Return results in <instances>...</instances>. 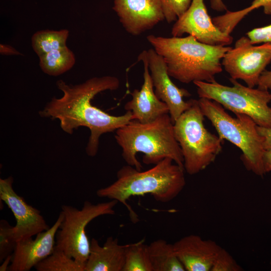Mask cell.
Returning <instances> with one entry per match:
<instances>
[{"label":"cell","mask_w":271,"mask_h":271,"mask_svg":"<svg viewBox=\"0 0 271 271\" xmlns=\"http://www.w3.org/2000/svg\"><path fill=\"white\" fill-rule=\"evenodd\" d=\"M39 57L40 67L45 73L59 76L69 70L75 63L73 52L67 46L52 51Z\"/></svg>","instance_id":"obj_19"},{"label":"cell","mask_w":271,"mask_h":271,"mask_svg":"<svg viewBox=\"0 0 271 271\" xmlns=\"http://www.w3.org/2000/svg\"><path fill=\"white\" fill-rule=\"evenodd\" d=\"M138 61L144 64V82L140 90L136 89L131 92L132 98L125 103L124 109L132 112L133 120L148 123L169 113V110L167 105L155 94L146 60L139 55Z\"/></svg>","instance_id":"obj_16"},{"label":"cell","mask_w":271,"mask_h":271,"mask_svg":"<svg viewBox=\"0 0 271 271\" xmlns=\"http://www.w3.org/2000/svg\"><path fill=\"white\" fill-rule=\"evenodd\" d=\"M257 86L260 89L266 90L271 89V70H265L262 73Z\"/></svg>","instance_id":"obj_29"},{"label":"cell","mask_w":271,"mask_h":271,"mask_svg":"<svg viewBox=\"0 0 271 271\" xmlns=\"http://www.w3.org/2000/svg\"><path fill=\"white\" fill-rule=\"evenodd\" d=\"M192 0H161L165 20L175 22L190 7Z\"/></svg>","instance_id":"obj_25"},{"label":"cell","mask_w":271,"mask_h":271,"mask_svg":"<svg viewBox=\"0 0 271 271\" xmlns=\"http://www.w3.org/2000/svg\"><path fill=\"white\" fill-rule=\"evenodd\" d=\"M56 84L63 92V96L53 97L39 111V114L42 117L58 119L62 129L69 134L80 126L87 127L90 134L86 153L90 157L96 155L102 134L116 131L134 119L130 111L115 116L92 104L91 100L98 93L119 88L120 82L116 77H93L75 85H68L59 80Z\"/></svg>","instance_id":"obj_1"},{"label":"cell","mask_w":271,"mask_h":271,"mask_svg":"<svg viewBox=\"0 0 271 271\" xmlns=\"http://www.w3.org/2000/svg\"><path fill=\"white\" fill-rule=\"evenodd\" d=\"M122 271H153L144 239L127 244Z\"/></svg>","instance_id":"obj_23"},{"label":"cell","mask_w":271,"mask_h":271,"mask_svg":"<svg viewBox=\"0 0 271 271\" xmlns=\"http://www.w3.org/2000/svg\"><path fill=\"white\" fill-rule=\"evenodd\" d=\"M150 259L153 271H185L177 257L173 244L159 239L148 245Z\"/></svg>","instance_id":"obj_18"},{"label":"cell","mask_w":271,"mask_h":271,"mask_svg":"<svg viewBox=\"0 0 271 271\" xmlns=\"http://www.w3.org/2000/svg\"><path fill=\"white\" fill-rule=\"evenodd\" d=\"M242 267L232 256L222 248L217 255L211 271H242Z\"/></svg>","instance_id":"obj_26"},{"label":"cell","mask_w":271,"mask_h":271,"mask_svg":"<svg viewBox=\"0 0 271 271\" xmlns=\"http://www.w3.org/2000/svg\"><path fill=\"white\" fill-rule=\"evenodd\" d=\"M127 246L119 244L117 239L112 236L101 246L92 238L85 271H122Z\"/></svg>","instance_id":"obj_17"},{"label":"cell","mask_w":271,"mask_h":271,"mask_svg":"<svg viewBox=\"0 0 271 271\" xmlns=\"http://www.w3.org/2000/svg\"><path fill=\"white\" fill-rule=\"evenodd\" d=\"M37 271H85V264L55 248L54 251L35 266Z\"/></svg>","instance_id":"obj_22"},{"label":"cell","mask_w":271,"mask_h":271,"mask_svg":"<svg viewBox=\"0 0 271 271\" xmlns=\"http://www.w3.org/2000/svg\"><path fill=\"white\" fill-rule=\"evenodd\" d=\"M270 62L271 43L254 46L247 37H242L225 53L221 63L230 78L242 80L254 88Z\"/></svg>","instance_id":"obj_9"},{"label":"cell","mask_w":271,"mask_h":271,"mask_svg":"<svg viewBox=\"0 0 271 271\" xmlns=\"http://www.w3.org/2000/svg\"><path fill=\"white\" fill-rule=\"evenodd\" d=\"M184 168L166 158L153 168L145 171L138 170L127 165L117 173V179L112 184L96 191L101 198L115 200L127 208L131 221L136 223L138 216L127 203L131 197L151 195L156 201L170 202L183 190L185 184Z\"/></svg>","instance_id":"obj_2"},{"label":"cell","mask_w":271,"mask_h":271,"mask_svg":"<svg viewBox=\"0 0 271 271\" xmlns=\"http://www.w3.org/2000/svg\"><path fill=\"white\" fill-rule=\"evenodd\" d=\"M265 172H271V152L265 151L263 158Z\"/></svg>","instance_id":"obj_31"},{"label":"cell","mask_w":271,"mask_h":271,"mask_svg":"<svg viewBox=\"0 0 271 271\" xmlns=\"http://www.w3.org/2000/svg\"><path fill=\"white\" fill-rule=\"evenodd\" d=\"M270 265H271V261H270Z\"/></svg>","instance_id":"obj_34"},{"label":"cell","mask_w":271,"mask_h":271,"mask_svg":"<svg viewBox=\"0 0 271 271\" xmlns=\"http://www.w3.org/2000/svg\"><path fill=\"white\" fill-rule=\"evenodd\" d=\"M117 203L115 200L97 204L85 201L80 209L70 205H62L63 219L56 235L55 247L86 264L90 247L86 226L99 216L115 214L113 209Z\"/></svg>","instance_id":"obj_8"},{"label":"cell","mask_w":271,"mask_h":271,"mask_svg":"<svg viewBox=\"0 0 271 271\" xmlns=\"http://www.w3.org/2000/svg\"><path fill=\"white\" fill-rule=\"evenodd\" d=\"M122 150V157L127 165L141 171L142 166L137 158L144 154L143 162L156 165L166 158L184 168V159L174 131V123L169 113L154 120L141 123L132 120L116 130L114 136Z\"/></svg>","instance_id":"obj_4"},{"label":"cell","mask_w":271,"mask_h":271,"mask_svg":"<svg viewBox=\"0 0 271 271\" xmlns=\"http://www.w3.org/2000/svg\"><path fill=\"white\" fill-rule=\"evenodd\" d=\"M198 100L192 99L190 107L174 123V131L189 175L198 174L213 163L222 149L223 140L209 132Z\"/></svg>","instance_id":"obj_6"},{"label":"cell","mask_w":271,"mask_h":271,"mask_svg":"<svg viewBox=\"0 0 271 271\" xmlns=\"http://www.w3.org/2000/svg\"><path fill=\"white\" fill-rule=\"evenodd\" d=\"M12 255H9L2 261V264L0 266V271L8 270V268L11 263L12 260Z\"/></svg>","instance_id":"obj_33"},{"label":"cell","mask_w":271,"mask_h":271,"mask_svg":"<svg viewBox=\"0 0 271 271\" xmlns=\"http://www.w3.org/2000/svg\"><path fill=\"white\" fill-rule=\"evenodd\" d=\"M260 7L263 8L265 14L271 15V0H253L248 7L234 12L226 10L224 14L212 18V21L221 31L230 35L244 17Z\"/></svg>","instance_id":"obj_20"},{"label":"cell","mask_w":271,"mask_h":271,"mask_svg":"<svg viewBox=\"0 0 271 271\" xmlns=\"http://www.w3.org/2000/svg\"><path fill=\"white\" fill-rule=\"evenodd\" d=\"M63 219L61 212L54 224L34 239L31 237L17 242L8 270L29 271L49 256L55 249L56 235Z\"/></svg>","instance_id":"obj_14"},{"label":"cell","mask_w":271,"mask_h":271,"mask_svg":"<svg viewBox=\"0 0 271 271\" xmlns=\"http://www.w3.org/2000/svg\"><path fill=\"white\" fill-rule=\"evenodd\" d=\"M0 53L3 55H22V53L17 51L12 46L1 44L0 45Z\"/></svg>","instance_id":"obj_30"},{"label":"cell","mask_w":271,"mask_h":271,"mask_svg":"<svg viewBox=\"0 0 271 271\" xmlns=\"http://www.w3.org/2000/svg\"><path fill=\"white\" fill-rule=\"evenodd\" d=\"M13 227L4 219L0 221V262L13 253L17 242L13 232Z\"/></svg>","instance_id":"obj_24"},{"label":"cell","mask_w":271,"mask_h":271,"mask_svg":"<svg viewBox=\"0 0 271 271\" xmlns=\"http://www.w3.org/2000/svg\"><path fill=\"white\" fill-rule=\"evenodd\" d=\"M139 55L147 61L157 97L168 106L169 115L173 123L192 104V99L184 101L183 98L191 94L184 88L177 86L169 75L163 58L155 50H144Z\"/></svg>","instance_id":"obj_11"},{"label":"cell","mask_w":271,"mask_h":271,"mask_svg":"<svg viewBox=\"0 0 271 271\" xmlns=\"http://www.w3.org/2000/svg\"><path fill=\"white\" fill-rule=\"evenodd\" d=\"M13 178L10 176L0 179V200L13 212L16 224L13 227L14 238L17 242L48 230L50 227L39 210L28 204L13 187Z\"/></svg>","instance_id":"obj_12"},{"label":"cell","mask_w":271,"mask_h":271,"mask_svg":"<svg viewBox=\"0 0 271 271\" xmlns=\"http://www.w3.org/2000/svg\"><path fill=\"white\" fill-rule=\"evenodd\" d=\"M147 39L163 58L170 76L185 84L216 81L215 76L223 70L222 60L231 48L204 44L191 35L164 37L150 35Z\"/></svg>","instance_id":"obj_3"},{"label":"cell","mask_w":271,"mask_h":271,"mask_svg":"<svg viewBox=\"0 0 271 271\" xmlns=\"http://www.w3.org/2000/svg\"><path fill=\"white\" fill-rule=\"evenodd\" d=\"M252 44L271 43V24L256 28L246 33Z\"/></svg>","instance_id":"obj_27"},{"label":"cell","mask_w":271,"mask_h":271,"mask_svg":"<svg viewBox=\"0 0 271 271\" xmlns=\"http://www.w3.org/2000/svg\"><path fill=\"white\" fill-rule=\"evenodd\" d=\"M187 34L201 43L213 46H227L233 41L230 35L221 31L210 17L204 0H192L188 9L175 21L173 37Z\"/></svg>","instance_id":"obj_10"},{"label":"cell","mask_w":271,"mask_h":271,"mask_svg":"<svg viewBox=\"0 0 271 271\" xmlns=\"http://www.w3.org/2000/svg\"><path fill=\"white\" fill-rule=\"evenodd\" d=\"M69 31L44 30L35 33L32 37V46L34 51L39 57L52 51L66 46Z\"/></svg>","instance_id":"obj_21"},{"label":"cell","mask_w":271,"mask_h":271,"mask_svg":"<svg viewBox=\"0 0 271 271\" xmlns=\"http://www.w3.org/2000/svg\"><path fill=\"white\" fill-rule=\"evenodd\" d=\"M257 130L262 138L264 150L271 152V127L257 125Z\"/></svg>","instance_id":"obj_28"},{"label":"cell","mask_w":271,"mask_h":271,"mask_svg":"<svg viewBox=\"0 0 271 271\" xmlns=\"http://www.w3.org/2000/svg\"><path fill=\"white\" fill-rule=\"evenodd\" d=\"M113 10L124 30L133 36L165 20L161 0H114Z\"/></svg>","instance_id":"obj_13"},{"label":"cell","mask_w":271,"mask_h":271,"mask_svg":"<svg viewBox=\"0 0 271 271\" xmlns=\"http://www.w3.org/2000/svg\"><path fill=\"white\" fill-rule=\"evenodd\" d=\"M198 100L204 116L210 121L218 136L241 150V160L246 168L257 176H263L266 174L263 162L265 150L254 120L243 114L232 117L214 100L203 97Z\"/></svg>","instance_id":"obj_5"},{"label":"cell","mask_w":271,"mask_h":271,"mask_svg":"<svg viewBox=\"0 0 271 271\" xmlns=\"http://www.w3.org/2000/svg\"><path fill=\"white\" fill-rule=\"evenodd\" d=\"M211 7L217 11L227 10L226 7L222 0H211Z\"/></svg>","instance_id":"obj_32"},{"label":"cell","mask_w":271,"mask_h":271,"mask_svg":"<svg viewBox=\"0 0 271 271\" xmlns=\"http://www.w3.org/2000/svg\"><path fill=\"white\" fill-rule=\"evenodd\" d=\"M233 86L213 82L195 81L199 98L214 100L225 109L251 117L260 126L271 127V93L268 90L245 86L230 78Z\"/></svg>","instance_id":"obj_7"},{"label":"cell","mask_w":271,"mask_h":271,"mask_svg":"<svg viewBox=\"0 0 271 271\" xmlns=\"http://www.w3.org/2000/svg\"><path fill=\"white\" fill-rule=\"evenodd\" d=\"M175 253L186 271H211L222 247L215 241L191 234L174 244Z\"/></svg>","instance_id":"obj_15"}]
</instances>
